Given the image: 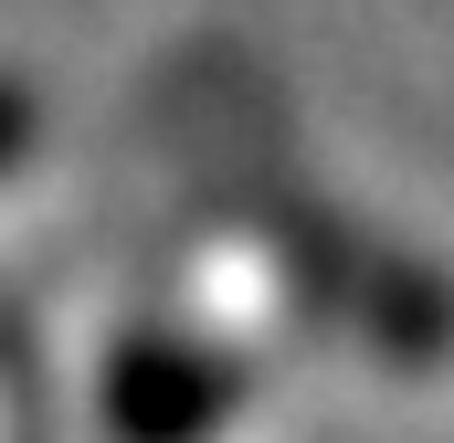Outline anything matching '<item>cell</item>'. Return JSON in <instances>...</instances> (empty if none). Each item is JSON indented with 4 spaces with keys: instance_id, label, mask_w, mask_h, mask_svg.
<instances>
[{
    "instance_id": "1",
    "label": "cell",
    "mask_w": 454,
    "mask_h": 443,
    "mask_svg": "<svg viewBox=\"0 0 454 443\" xmlns=\"http://www.w3.org/2000/svg\"><path fill=\"white\" fill-rule=\"evenodd\" d=\"M254 401V369L212 338H127L106 359V433L116 443H212Z\"/></svg>"
},
{
    "instance_id": "2",
    "label": "cell",
    "mask_w": 454,
    "mask_h": 443,
    "mask_svg": "<svg viewBox=\"0 0 454 443\" xmlns=\"http://www.w3.org/2000/svg\"><path fill=\"white\" fill-rule=\"evenodd\" d=\"M21 148H32V85H11V74H0V169H11Z\"/></svg>"
}]
</instances>
